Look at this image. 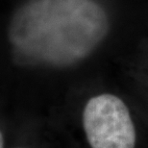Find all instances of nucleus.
<instances>
[{
    "label": "nucleus",
    "mask_w": 148,
    "mask_h": 148,
    "mask_svg": "<svg viewBox=\"0 0 148 148\" xmlns=\"http://www.w3.org/2000/svg\"><path fill=\"white\" fill-rule=\"evenodd\" d=\"M3 141H4V138H3V134H1V138H0V143H1V145H0V148H3Z\"/></svg>",
    "instance_id": "obj_3"
},
{
    "label": "nucleus",
    "mask_w": 148,
    "mask_h": 148,
    "mask_svg": "<svg viewBox=\"0 0 148 148\" xmlns=\"http://www.w3.org/2000/svg\"><path fill=\"white\" fill-rule=\"evenodd\" d=\"M108 26L107 14L94 0H29L12 20L10 41L24 57L67 64L98 45Z\"/></svg>",
    "instance_id": "obj_1"
},
{
    "label": "nucleus",
    "mask_w": 148,
    "mask_h": 148,
    "mask_svg": "<svg viewBox=\"0 0 148 148\" xmlns=\"http://www.w3.org/2000/svg\"><path fill=\"white\" fill-rule=\"evenodd\" d=\"M83 126L91 148H135L136 130L127 106L112 94L88 101Z\"/></svg>",
    "instance_id": "obj_2"
}]
</instances>
